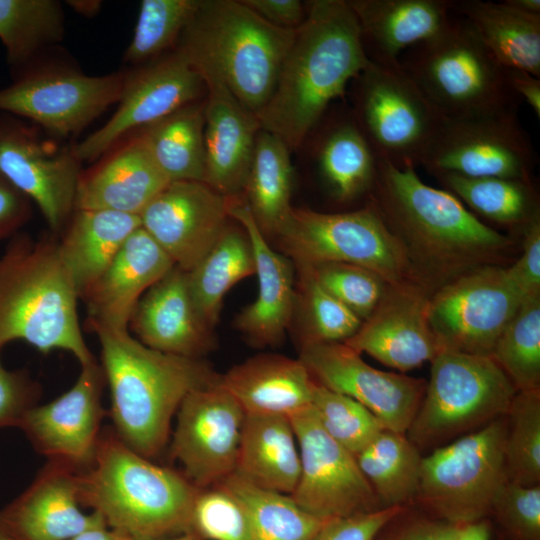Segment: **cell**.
I'll list each match as a JSON object with an SVG mask.
<instances>
[{
  "label": "cell",
  "instance_id": "cell-59",
  "mask_svg": "<svg viewBox=\"0 0 540 540\" xmlns=\"http://www.w3.org/2000/svg\"><path fill=\"white\" fill-rule=\"evenodd\" d=\"M504 2L523 13L540 16V0H504Z\"/></svg>",
  "mask_w": 540,
  "mask_h": 540
},
{
  "label": "cell",
  "instance_id": "cell-42",
  "mask_svg": "<svg viewBox=\"0 0 540 540\" xmlns=\"http://www.w3.org/2000/svg\"><path fill=\"white\" fill-rule=\"evenodd\" d=\"M491 357L517 392L540 386V296L525 299L499 337Z\"/></svg>",
  "mask_w": 540,
  "mask_h": 540
},
{
  "label": "cell",
  "instance_id": "cell-22",
  "mask_svg": "<svg viewBox=\"0 0 540 540\" xmlns=\"http://www.w3.org/2000/svg\"><path fill=\"white\" fill-rule=\"evenodd\" d=\"M429 298L415 282L387 284L373 312L344 343L402 372L431 362L443 348L429 322Z\"/></svg>",
  "mask_w": 540,
  "mask_h": 540
},
{
  "label": "cell",
  "instance_id": "cell-58",
  "mask_svg": "<svg viewBox=\"0 0 540 540\" xmlns=\"http://www.w3.org/2000/svg\"><path fill=\"white\" fill-rule=\"evenodd\" d=\"M489 527L485 521H477L462 526L456 540H488Z\"/></svg>",
  "mask_w": 540,
  "mask_h": 540
},
{
  "label": "cell",
  "instance_id": "cell-61",
  "mask_svg": "<svg viewBox=\"0 0 540 540\" xmlns=\"http://www.w3.org/2000/svg\"><path fill=\"white\" fill-rule=\"evenodd\" d=\"M157 540H203L200 536L192 531H188L176 536L157 539Z\"/></svg>",
  "mask_w": 540,
  "mask_h": 540
},
{
  "label": "cell",
  "instance_id": "cell-18",
  "mask_svg": "<svg viewBox=\"0 0 540 540\" xmlns=\"http://www.w3.org/2000/svg\"><path fill=\"white\" fill-rule=\"evenodd\" d=\"M79 163L73 148L57 147L20 121L0 117V175L38 206L53 233L62 232L74 212Z\"/></svg>",
  "mask_w": 540,
  "mask_h": 540
},
{
  "label": "cell",
  "instance_id": "cell-5",
  "mask_svg": "<svg viewBox=\"0 0 540 540\" xmlns=\"http://www.w3.org/2000/svg\"><path fill=\"white\" fill-rule=\"evenodd\" d=\"M78 299L58 239L15 234L0 256V351L22 340L42 353L70 352L81 366L96 361L82 335Z\"/></svg>",
  "mask_w": 540,
  "mask_h": 540
},
{
  "label": "cell",
  "instance_id": "cell-6",
  "mask_svg": "<svg viewBox=\"0 0 540 540\" xmlns=\"http://www.w3.org/2000/svg\"><path fill=\"white\" fill-rule=\"evenodd\" d=\"M297 28L275 26L235 0H199L179 51L214 71L255 115L269 100Z\"/></svg>",
  "mask_w": 540,
  "mask_h": 540
},
{
  "label": "cell",
  "instance_id": "cell-3",
  "mask_svg": "<svg viewBox=\"0 0 540 540\" xmlns=\"http://www.w3.org/2000/svg\"><path fill=\"white\" fill-rule=\"evenodd\" d=\"M111 394L113 430L132 450L152 459L169 439L171 421L192 391L219 379L201 359L163 353L128 329L93 326Z\"/></svg>",
  "mask_w": 540,
  "mask_h": 540
},
{
  "label": "cell",
  "instance_id": "cell-27",
  "mask_svg": "<svg viewBox=\"0 0 540 540\" xmlns=\"http://www.w3.org/2000/svg\"><path fill=\"white\" fill-rule=\"evenodd\" d=\"M174 266L157 242L142 227L138 228L82 298L87 305L89 328L128 329L142 295Z\"/></svg>",
  "mask_w": 540,
  "mask_h": 540
},
{
  "label": "cell",
  "instance_id": "cell-62",
  "mask_svg": "<svg viewBox=\"0 0 540 540\" xmlns=\"http://www.w3.org/2000/svg\"><path fill=\"white\" fill-rule=\"evenodd\" d=\"M0 540H12V539L0 533Z\"/></svg>",
  "mask_w": 540,
  "mask_h": 540
},
{
  "label": "cell",
  "instance_id": "cell-48",
  "mask_svg": "<svg viewBox=\"0 0 540 540\" xmlns=\"http://www.w3.org/2000/svg\"><path fill=\"white\" fill-rule=\"evenodd\" d=\"M213 487L198 492L190 531L202 539L251 540L250 523L242 504L221 485Z\"/></svg>",
  "mask_w": 540,
  "mask_h": 540
},
{
  "label": "cell",
  "instance_id": "cell-8",
  "mask_svg": "<svg viewBox=\"0 0 540 540\" xmlns=\"http://www.w3.org/2000/svg\"><path fill=\"white\" fill-rule=\"evenodd\" d=\"M274 236L296 267L347 263L374 272L387 284L413 280L402 242L372 201L333 213L292 207Z\"/></svg>",
  "mask_w": 540,
  "mask_h": 540
},
{
  "label": "cell",
  "instance_id": "cell-35",
  "mask_svg": "<svg viewBox=\"0 0 540 540\" xmlns=\"http://www.w3.org/2000/svg\"><path fill=\"white\" fill-rule=\"evenodd\" d=\"M204 105V101L189 103L144 128L140 135L169 182H204Z\"/></svg>",
  "mask_w": 540,
  "mask_h": 540
},
{
  "label": "cell",
  "instance_id": "cell-15",
  "mask_svg": "<svg viewBox=\"0 0 540 540\" xmlns=\"http://www.w3.org/2000/svg\"><path fill=\"white\" fill-rule=\"evenodd\" d=\"M289 419L300 455V475L290 496L301 508L323 520L381 509L355 455L325 432L311 406Z\"/></svg>",
  "mask_w": 540,
  "mask_h": 540
},
{
  "label": "cell",
  "instance_id": "cell-57",
  "mask_svg": "<svg viewBox=\"0 0 540 540\" xmlns=\"http://www.w3.org/2000/svg\"><path fill=\"white\" fill-rule=\"evenodd\" d=\"M70 540H133L107 526L92 528L80 533Z\"/></svg>",
  "mask_w": 540,
  "mask_h": 540
},
{
  "label": "cell",
  "instance_id": "cell-20",
  "mask_svg": "<svg viewBox=\"0 0 540 540\" xmlns=\"http://www.w3.org/2000/svg\"><path fill=\"white\" fill-rule=\"evenodd\" d=\"M235 199L205 182H169L139 214L141 227L176 267L190 272L228 226Z\"/></svg>",
  "mask_w": 540,
  "mask_h": 540
},
{
  "label": "cell",
  "instance_id": "cell-21",
  "mask_svg": "<svg viewBox=\"0 0 540 540\" xmlns=\"http://www.w3.org/2000/svg\"><path fill=\"white\" fill-rule=\"evenodd\" d=\"M204 88L200 73L179 51L128 76L118 109L73 147L76 158L96 159L130 131L146 128L196 101Z\"/></svg>",
  "mask_w": 540,
  "mask_h": 540
},
{
  "label": "cell",
  "instance_id": "cell-46",
  "mask_svg": "<svg viewBox=\"0 0 540 540\" xmlns=\"http://www.w3.org/2000/svg\"><path fill=\"white\" fill-rule=\"evenodd\" d=\"M311 408L325 432L353 455L385 429L362 404L316 381Z\"/></svg>",
  "mask_w": 540,
  "mask_h": 540
},
{
  "label": "cell",
  "instance_id": "cell-30",
  "mask_svg": "<svg viewBox=\"0 0 540 540\" xmlns=\"http://www.w3.org/2000/svg\"><path fill=\"white\" fill-rule=\"evenodd\" d=\"M220 384L245 414L291 416L309 408L315 381L304 363L278 354H260L220 376Z\"/></svg>",
  "mask_w": 540,
  "mask_h": 540
},
{
  "label": "cell",
  "instance_id": "cell-41",
  "mask_svg": "<svg viewBox=\"0 0 540 540\" xmlns=\"http://www.w3.org/2000/svg\"><path fill=\"white\" fill-rule=\"evenodd\" d=\"M64 32L62 6L54 0H0V39L13 70L26 66Z\"/></svg>",
  "mask_w": 540,
  "mask_h": 540
},
{
  "label": "cell",
  "instance_id": "cell-14",
  "mask_svg": "<svg viewBox=\"0 0 540 540\" xmlns=\"http://www.w3.org/2000/svg\"><path fill=\"white\" fill-rule=\"evenodd\" d=\"M127 77L88 76L68 69L26 71L0 90V111L28 118L57 137H69L119 102Z\"/></svg>",
  "mask_w": 540,
  "mask_h": 540
},
{
  "label": "cell",
  "instance_id": "cell-60",
  "mask_svg": "<svg viewBox=\"0 0 540 540\" xmlns=\"http://www.w3.org/2000/svg\"><path fill=\"white\" fill-rule=\"evenodd\" d=\"M68 3L78 12L89 15L96 13L100 7L99 1H69Z\"/></svg>",
  "mask_w": 540,
  "mask_h": 540
},
{
  "label": "cell",
  "instance_id": "cell-23",
  "mask_svg": "<svg viewBox=\"0 0 540 540\" xmlns=\"http://www.w3.org/2000/svg\"><path fill=\"white\" fill-rule=\"evenodd\" d=\"M77 473L48 461L18 497L0 508V533L12 540H70L106 526L98 513L80 509Z\"/></svg>",
  "mask_w": 540,
  "mask_h": 540
},
{
  "label": "cell",
  "instance_id": "cell-25",
  "mask_svg": "<svg viewBox=\"0 0 540 540\" xmlns=\"http://www.w3.org/2000/svg\"><path fill=\"white\" fill-rule=\"evenodd\" d=\"M129 325L142 344L163 353L201 359L214 346L213 329L195 307L187 272L176 266L142 295Z\"/></svg>",
  "mask_w": 540,
  "mask_h": 540
},
{
  "label": "cell",
  "instance_id": "cell-31",
  "mask_svg": "<svg viewBox=\"0 0 540 540\" xmlns=\"http://www.w3.org/2000/svg\"><path fill=\"white\" fill-rule=\"evenodd\" d=\"M140 227L139 215L104 209L74 210L58 245L80 299Z\"/></svg>",
  "mask_w": 540,
  "mask_h": 540
},
{
  "label": "cell",
  "instance_id": "cell-40",
  "mask_svg": "<svg viewBox=\"0 0 540 540\" xmlns=\"http://www.w3.org/2000/svg\"><path fill=\"white\" fill-rule=\"evenodd\" d=\"M438 180L485 219L504 225H527L539 217L530 179L468 177L437 173Z\"/></svg>",
  "mask_w": 540,
  "mask_h": 540
},
{
  "label": "cell",
  "instance_id": "cell-47",
  "mask_svg": "<svg viewBox=\"0 0 540 540\" xmlns=\"http://www.w3.org/2000/svg\"><path fill=\"white\" fill-rule=\"evenodd\" d=\"M297 267H307L316 281L362 322L373 312L387 286L374 272L353 264L324 263Z\"/></svg>",
  "mask_w": 540,
  "mask_h": 540
},
{
  "label": "cell",
  "instance_id": "cell-1",
  "mask_svg": "<svg viewBox=\"0 0 540 540\" xmlns=\"http://www.w3.org/2000/svg\"><path fill=\"white\" fill-rule=\"evenodd\" d=\"M306 3L274 90L256 114L260 129L279 137L290 151L303 144L370 62L347 0Z\"/></svg>",
  "mask_w": 540,
  "mask_h": 540
},
{
  "label": "cell",
  "instance_id": "cell-12",
  "mask_svg": "<svg viewBox=\"0 0 540 540\" xmlns=\"http://www.w3.org/2000/svg\"><path fill=\"white\" fill-rule=\"evenodd\" d=\"M524 300L506 268L484 265L438 288L428 318L443 349L491 357Z\"/></svg>",
  "mask_w": 540,
  "mask_h": 540
},
{
  "label": "cell",
  "instance_id": "cell-49",
  "mask_svg": "<svg viewBox=\"0 0 540 540\" xmlns=\"http://www.w3.org/2000/svg\"><path fill=\"white\" fill-rule=\"evenodd\" d=\"M492 511L517 539L540 540L539 485L523 486L507 481L496 494Z\"/></svg>",
  "mask_w": 540,
  "mask_h": 540
},
{
  "label": "cell",
  "instance_id": "cell-7",
  "mask_svg": "<svg viewBox=\"0 0 540 540\" xmlns=\"http://www.w3.org/2000/svg\"><path fill=\"white\" fill-rule=\"evenodd\" d=\"M399 66L442 119L518 112L505 68L461 17L404 52Z\"/></svg>",
  "mask_w": 540,
  "mask_h": 540
},
{
  "label": "cell",
  "instance_id": "cell-43",
  "mask_svg": "<svg viewBox=\"0 0 540 540\" xmlns=\"http://www.w3.org/2000/svg\"><path fill=\"white\" fill-rule=\"evenodd\" d=\"M505 465L508 481L540 482V390L517 392L507 413Z\"/></svg>",
  "mask_w": 540,
  "mask_h": 540
},
{
  "label": "cell",
  "instance_id": "cell-17",
  "mask_svg": "<svg viewBox=\"0 0 540 540\" xmlns=\"http://www.w3.org/2000/svg\"><path fill=\"white\" fill-rule=\"evenodd\" d=\"M299 359L314 381L362 404L386 430L405 434L424 397L425 380L378 370L344 342L301 344Z\"/></svg>",
  "mask_w": 540,
  "mask_h": 540
},
{
  "label": "cell",
  "instance_id": "cell-11",
  "mask_svg": "<svg viewBox=\"0 0 540 540\" xmlns=\"http://www.w3.org/2000/svg\"><path fill=\"white\" fill-rule=\"evenodd\" d=\"M351 84L353 117L378 160L420 165L442 118L399 64L370 61Z\"/></svg>",
  "mask_w": 540,
  "mask_h": 540
},
{
  "label": "cell",
  "instance_id": "cell-16",
  "mask_svg": "<svg viewBox=\"0 0 540 540\" xmlns=\"http://www.w3.org/2000/svg\"><path fill=\"white\" fill-rule=\"evenodd\" d=\"M219 379L190 392L176 413L171 457L199 490L233 474L239 453L245 412Z\"/></svg>",
  "mask_w": 540,
  "mask_h": 540
},
{
  "label": "cell",
  "instance_id": "cell-10",
  "mask_svg": "<svg viewBox=\"0 0 540 540\" xmlns=\"http://www.w3.org/2000/svg\"><path fill=\"white\" fill-rule=\"evenodd\" d=\"M503 417L422 458L417 498L451 524L481 521L508 481Z\"/></svg>",
  "mask_w": 540,
  "mask_h": 540
},
{
  "label": "cell",
  "instance_id": "cell-50",
  "mask_svg": "<svg viewBox=\"0 0 540 540\" xmlns=\"http://www.w3.org/2000/svg\"><path fill=\"white\" fill-rule=\"evenodd\" d=\"M40 394V386L26 370L9 371L0 360V428L19 427Z\"/></svg>",
  "mask_w": 540,
  "mask_h": 540
},
{
  "label": "cell",
  "instance_id": "cell-9",
  "mask_svg": "<svg viewBox=\"0 0 540 540\" xmlns=\"http://www.w3.org/2000/svg\"><path fill=\"white\" fill-rule=\"evenodd\" d=\"M516 393L492 357L442 349L431 361L407 438L417 448L429 447L477 430L506 416Z\"/></svg>",
  "mask_w": 540,
  "mask_h": 540
},
{
  "label": "cell",
  "instance_id": "cell-2",
  "mask_svg": "<svg viewBox=\"0 0 540 540\" xmlns=\"http://www.w3.org/2000/svg\"><path fill=\"white\" fill-rule=\"evenodd\" d=\"M372 202L402 242L415 283L440 288L467 271L494 264L511 244L452 193L425 184L414 167L379 160Z\"/></svg>",
  "mask_w": 540,
  "mask_h": 540
},
{
  "label": "cell",
  "instance_id": "cell-32",
  "mask_svg": "<svg viewBox=\"0 0 540 540\" xmlns=\"http://www.w3.org/2000/svg\"><path fill=\"white\" fill-rule=\"evenodd\" d=\"M234 473L258 487L291 495L300 475V455L290 419L245 414Z\"/></svg>",
  "mask_w": 540,
  "mask_h": 540
},
{
  "label": "cell",
  "instance_id": "cell-37",
  "mask_svg": "<svg viewBox=\"0 0 540 540\" xmlns=\"http://www.w3.org/2000/svg\"><path fill=\"white\" fill-rule=\"evenodd\" d=\"M255 274L249 238L240 226H227L208 254L187 272L188 286L197 311L213 329L224 296L240 280Z\"/></svg>",
  "mask_w": 540,
  "mask_h": 540
},
{
  "label": "cell",
  "instance_id": "cell-53",
  "mask_svg": "<svg viewBox=\"0 0 540 540\" xmlns=\"http://www.w3.org/2000/svg\"><path fill=\"white\" fill-rule=\"evenodd\" d=\"M31 201L0 175V240L13 237L31 216Z\"/></svg>",
  "mask_w": 540,
  "mask_h": 540
},
{
  "label": "cell",
  "instance_id": "cell-38",
  "mask_svg": "<svg viewBox=\"0 0 540 540\" xmlns=\"http://www.w3.org/2000/svg\"><path fill=\"white\" fill-rule=\"evenodd\" d=\"M355 458L381 508L417 498L423 457L405 434L384 429Z\"/></svg>",
  "mask_w": 540,
  "mask_h": 540
},
{
  "label": "cell",
  "instance_id": "cell-26",
  "mask_svg": "<svg viewBox=\"0 0 540 540\" xmlns=\"http://www.w3.org/2000/svg\"><path fill=\"white\" fill-rule=\"evenodd\" d=\"M230 217L239 223L249 238L258 278V295L236 317L235 326L254 345H276L283 339L294 317V265L270 247L246 202L235 199Z\"/></svg>",
  "mask_w": 540,
  "mask_h": 540
},
{
  "label": "cell",
  "instance_id": "cell-52",
  "mask_svg": "<svg viewBox=\"0 0 540 540\" xmlns=\"http://www.w3.org/2000/svg\"><path fill=\"white\" fill-rule=\"evenodd\" d=\"M507 273L525 299L540 296V220L525 225L523 253Z\"/></svg>",
  "mask_w": 540,
  "mask_h": 540
},
{
  "label": "cell",
  "instance_id": "cell-45",
  "mask_svg": "<svg viewBox=\"0 0 540 540\" xmlns=\"http://www.w3.org/2000/svg\"><path fill=\"white\" fill-rule=\"evenodd\" d=\"M199 0H143L124 62L140 64L169 48L191 21Z\"/></svg>",
  "mask_w": 540,
  "mask_h": 540
},
{
  "label": "cell",
  "instance_id": "cell-51",
  "mask_svg": "<svg viewBox=\"0 0 540 540\" xmlns=\"http://www.w3.org/2000/svg\"><path fill=\"white\" fill-rule=\"evenodd\" d=\"M403 509L401 506L387 507L331 519L324 524L313 540H373Z\"/></svg>",
  "mask_w": 540,
  "mask_h": 540
},
{
  "label": "cell",
  "instance_id": "cell-56",
  "mask_svg": "<svg viewBox=\"0 0 540 540\" xmlns=\"http://www.w3.org/2000/svg\"><path fill=\"white\" fill-rule=\"evenodd\" d=\"M462 526L455 524H427L412 529L397 540H456Z\"/></svg>",
  "mask_w": 540,
  "mask_h": 540
},
{
  "label": "cell",
  "instance_id": "cell-4",
  "mask_svg": "<svg viewBox=\"0 0 540 540\" xmlns=\"http://www.w3.org/2000/svg\"><path fill=\"white\" fill-rule=\"evenodd\" d=\"M78 498L106 526L133 540L190 531L200 491L182 473L157 465L127 446L113 428L102 430L95 456L77 473Z\"/></svg>",
  "mask_w": 540,
  "mask_h": 540
},
{
  "label": "cell",
  "instance_id": "cell-29",
  "mask_svg": "<svg viewBox=\"0 0 540 540\" xmlns=\"http://www.w3.org/2000/svg\"><path fill=\"white\" fill-rule=\"evenodd\" d=\"M168 183L139 136L80 175L74 210L104 209L139 215Z\"/></svg>",
  "mask_w": 540,
  "mask_h": 540
},
{
  "label": "cell",
  "instance_id": "cell-55",
  "mask_svg": "<svg viewBox=\"0 0 540 540\" xmlns=\"http://www.w3.org/2000/svg\"><path fill=\"white\" fill-rule=\"evenodd\" d=\"M506 78L510 88L531 107L536 117L540 118V78L526 71L507 69Z\"/></svg>",
  "mask_w": 540,
  "mask_h": 540
},
{
  "label": "cell",
  "instance_id": "cell-44",
  "mask_svg": "<svg viewBox=\"0 0 540 540\" xmlns=\"http://www.w3.org/2000/svg\"><path fill=\"white\" fill-rule=\"evenodd\" d=\"M296 268L299 292L295 309L299 310L301 344L344 342L353 336L362 320L326 291L307 267Z\"/></svg>",
  "mask_w": 540,
  "mask_h": 540
},
{
  "label": "cell",
  "instance_id": "cell-39",
  "mask_svg": "<svg viewBox=\"0 0 540 540\" xmlns=\"http://www.w3.org/2000/svg\"><path fill=\"white\" fill-rule=\"evenodd\" d=\"M219 485L244 507L251 540H313L329 521L305 511L290 495L258 487L236 473Z\"/></svg>",
  "mask_w": 540,
  "mask_h": 540
},
{
  "label": "cell",
  "instance_id": "cell-19",
  "mask_svg": "<svg viewBox=\"0 0 540 540\" xmlns=\"http://www.w3.org/2000/svg\"><path fill=\"white\" fill-rule=\"evenodd\" d=\"M105 385L97 361L81 366L74 385L53 401L32 407L19 428L48 461L82 471L92 462L101 437Z\"/></svg>",
  "mask_w": 540,
  "mask_h": 540
},
{
  "label": "cell",
  "instance_id": "cell-33",
  "mask_svg": "<svg viewBox=\"0 0 540 540\" xmlns=\"http://www.w3.org/2000/svg\"><path fill=\"white\" fill-rule=\"evenodd\" d=\"M453 13L467 21L504 68L540 78V16L504 1L482 0H453Z\"/></svg>",
  "mask_w": 540,
  "mask_h": 540
},
{
  "label": "cell",
  "instance_id": "cell-54",
  "mask_svg": "<svg viewBox=\"0 0 540 540\" xmlns=\"http://www.w3.org/2000/svg\"><path fill=\"white\" fill-rule=\"evenodd\" d=\"M241 1L267 22L282 28H297L306 16V5L299 0Z\"/></svg>",
  "mask_w": 540,
  "mask_h": 540
},
{
  "label": "cell",
  "instance_id": "cell-36",
  "mask_svg": "<svg viewBox=\"0 0 540 540\" xmlns=\"http://www.w3.org/2000/svg\"><path fill=\"white\" fill-rule=\"evenodd\" d=\"M292 175L287 145L276 135L260 129L244 191L246 203L266 237L275 235L292 208Z\"/></svg>",
  "mask_w": 540,
  "mask_h": 540
},
{
  "label": "cell",
  "instance_id": "cell-34",
  "mask_svg": "<svg viewBox=\"0 0 540 540\" xmlns=\"http://www.w3.org/2000/svg\"><path fill=\"white\" fill-rule=\"evenodd\" d=\"M314 156L318 173L337 202L348 203L374 191L379 160L354 117L331 122Z\"/></svg>",
  "mask_w": 540,
  "mask_h": 540
},
{
  "label": "cell",
  "instance_id": "cell-28",
  "mask_svg": "<svg viewBox=\"0 0 540 540\" xmlns=\"http://www.w3.org/2000/svg\"><path fill=\"white\" fill-rule=\"evenodd\" d=\"M371 62L398 65L404 52L444 29L453 0H347Z\"/></svg>",
  "mask_w": 540,
  "mask_h": 540
},
{
  "label": "cell",
  "instance_id": "cell-24",
  "mask_svg": "<svg viewBox=\"0 0 540 540\" xmlns=\"http://www.w3.org/2000/svg\"><path fill=\"white\" fill-rule=\"evenodd\" d=\"M197 71L207 90L204 182L222 195L234 198L245 188L260 124L214 71Z\"/></svg>",
  "mask_w": 540,
  "mask_h": 540
},
{
  "label": "cell",
  "instance_id": "cell-13",
  "mask_svg": "<svg viewBox=\"0 0 540 540\" xmlns=\"http://www.w3.org/2000/svg\"><path fill=\"white\" fill-rule=\"evenodd\" d=\"M536 154L517 113L442 119L421 159L432 174L530 179Z\"/></svg>",
  "mask_w": 540,
  "mask_h": 540
}]
</instances>
